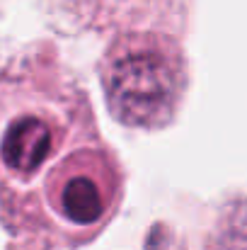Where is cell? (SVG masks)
Listing matches in <instances>:
<instances>
[{"instance_id":"obj_2","label":"cell","mask_w":247,"mask_h":250,"mask_svg":"<svg viewBox=\"0 0 247 250\" xmlns=\"http://www.w3.org/2000/svg\"><path fill=\"white\" fill-rule=\"evenodd\" d=\"M99 83L107 109L119 124L158 131L177 117L189 73L174 39L155 32H129L102 54Z\"/></svg>"},{"instance_id":"obj_3","label":"cell","mask_w":247,"mask_h":250,"mask_svg":"<svg viewBox=\"0 0 247 250\" xmlns=\"http://www.w3.org/2000/svg\"><path fill=\"white\" fill-rule=\"evenodd\" d=\"M124 199L121 163L102 139L73 148L41 180V209L51 214L68 246H85L102 233Z\"/></svg>"},{"instance_id":"obj_1","label":"cell","mask_w":247,"mask_h":250,"mask_svg":"<svg viewBox=\"0 0 247 250\" xmlns=\"http://www.w3.org/2000/svg\"><path fill=\"white\" fill-rule=\"evenodd\" d=\"M99 139L85 90L63 76H19L0 92V172L15 185L46 177L73 148Z\"/></svg>"}]
</instances>
